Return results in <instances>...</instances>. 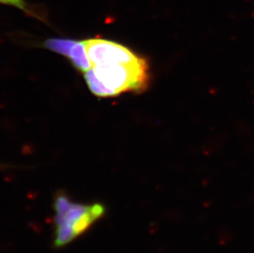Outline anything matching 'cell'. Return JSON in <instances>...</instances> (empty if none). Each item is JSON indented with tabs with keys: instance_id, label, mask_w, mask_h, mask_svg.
Instances as JSON below:
<instances>
[{
	"instance_id": "cell-1",
	"label": "cell",
	"mask_w": 254,
	"mask_h": 253,
	"mask_svg": "<svg viewBox=\"0 0 254 253\" xmlns=\"http://www.w3.org/2000/svg\"><path fill=\"white\" fill-rule=\"evenodd\" d=\"M84 73L89 88L99 97L115 96L127 91L139 92L149 81L148 64L142 58L132 63L91 66Z\"/></svg>"
},
{
	"instance_id": "cell-2",
	"label": "cell",
	"mask_w": 254,
	"mask_h": 253,
	"mask_svg": "<svg viewBox=\"0 0 254 253\" xmlns=\"http://www.w3.org/2000/svg\"><path fill=\"white\" fill-rule=\"evenodd\" d=\"M54 247L61 249L85 234L103 217L106 206L101 203L82 204L75 202L65 193L59 191L53 201Z\"/></svg>"
},
{
	"instance_id": "cell-3",
	"label": "cell",
	"mask_w": 254,
	"mask_h": 253,
	"mask_svg": "<svg viewBox=\"0 0 254 253\" xmlns=\"http://www.w3.org/2000/svg\"><path fill=\"white\" fill-rule=\"evenodd\" d=\"M84 44L91 66L132 63L141 59L129 49L114 41L90 39L84 41Z\"/></svg>"
},
{
	"instance_id": "cell-4",
	"label": "cell",
	"mask_w": 254,
	"mask_h": 253,
	"mask_svg": "<svg viewBox=\"0 0 254 253\" xmlns=\"http://www.w3.org/2000/svg\"><path fill=\"white\" fill-rule=\"evenodd\" d=\"M67 58L72 62V65L79 70L80 72H86L91 67V62L86 54L84 41H76L74 46H72L71 50L69 56Z\"/></svg>"
},
{
	"instance_id": "cell-5",
	"label": "cell",
	"mask_w": 254,
	"mask_h": 253,
	"mask_svg": "<svg viewBox=\"0 0 254 253\" xmlns=\"http://www.w3.org/2000/svg\"><path fill=\"white\" fill-rule=\"evenodd\" d=\"M76 41L69 39L53 38L49 39L45 42L44 46L46 49L53 52L64 55L65 57L69 56L72 46H74Z\"/></svg>"
},
{
	"instance_id": "cell-6",
	"label": "cell",
	"mask_w": 254,
	"mask_h": 253,
	"mask_svg": "<svg viewBox=\"0 0 254 253\" xmlns=\"http://www.w3.org/2000/svg\"><path fill=\"white\" fill-rule=\"evenodd\" d=\"M0 2L4 3V4L12 5V6L18 7L20 9L23 10L25 12H31L28 9V7H27L24 0H0Z\"/></svg>"
}]
</instances>
